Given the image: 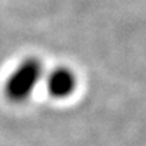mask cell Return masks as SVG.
<instances>
[{
  "mask_svg": "<svg viewBox=\"0 0 146 146\" xmlns=\"http://www.w3.org/2000/svg\"><path fill=\"white\" fill-rule=\"evenodd\" d=\"M45 77L43 64L36 57L22 60L4 83V95L12 103H25Z\"/></svg>",
  "mask_w": 146,
  "mask_h": 146,
  "instance_id": "obj_1",
  "label": "cell"
},
{
  "mask_svg": "<svg viewBox=\"0 0 146 146\" xmlns=\"http://www.w3.org/2000/svg\"><path fill=\"white\" fill-rule=\"evenodd\" d=\"M45 84L53 99H68L77 89V76L68 66H58L46 76Z\"/></svg>",
  "mask_w": 146,
  "mask_h": 146,
  "instance_id": "obj_2",
  "label": "cell"
}]
</instances>
